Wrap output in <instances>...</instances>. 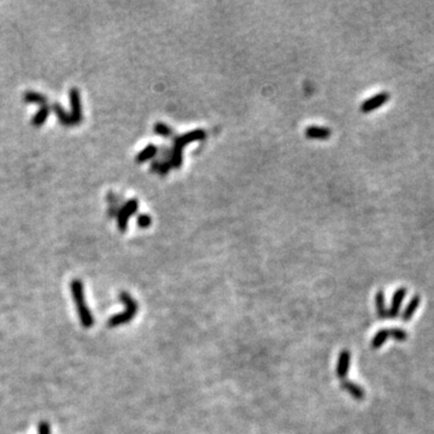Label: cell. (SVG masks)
<instances>
[{"label":"cell","mask_w":434,"mask_h":434,"mask_svg":"<svg viewBox=\"0 0 434 434\" xmlns=\"http://www.w3.org/2000/svg\"><path fill=\"white\" fill-rule=\"evenodd\" d=\"M157 153H158V147L153 144H149L145 149L141 150L140 152L137 154V157H135V162L139 164L145 163L147 162V160L154 158V157L157 156Z\"/></svg>","instance_id":"cell-14"},{"label":"cell","mask_w":434,"mask_h":434,"mask_svg":"<svg viewBox=\"0 0 434 434\" xmlns=\"http://www.w3.org/2000/svg\"><path fill=\"white\" fill-rule=\"evenodd\" d=\"M51 112V106L50 105H45V106H40V109L35 112V115L33 116V118H31V124L34 125V127H41L46 120L48 118V116H50Z\"/></svg>","instance_id":"cell-17"},{"label":"cell","mask_w":434,"mask_h":434,"mask_svg":"<svg viewBox=\"0 0 434 434\" xmlns=\"http://www.w3.org/2000/svg\"><path fill=\"white\" fill-rule=\"evenodd\" d=\"M340 386H342V388L344 391H346L347 393L351 395L353 399H356V400L364 399V397H365L364 390H363V388L358 384H355V382L349 381V380H343Z\"/></svg>","instance_id":"cell-10"},{"label":"cell","mask_w":434,"mask_h":434,"mask_svg":"<svg viewBox=\"0 0 434 434\" xmlns=\"http://www.w3.org/2000/svg\"><path fill=\"white\" fill-rule=\"evenodd\" d=\"M24 103H31V104H38L40 106L48 105V99L47 96L43 94V93H39L35 91H27L23 95Z\"/></svg>","instance_id":"cell-16"},{"label":"cell","mask_w":434,"mask_h":434,"mask_svg":"<svg viewBox=\"0 0 434 434\" xmlns=\"http://www.w3.org/2000/svg\"><path fill=\"white\" fill-rule=\"evenodd\" d=\"M139 208L138 199H129L117 212V227L121 231H125L128 228V221L133 216Z\"/></svg>","instance_id":"cell-3"},{"label":"cell","mask_w":434,"mask_h":434,"mask_svg":"<svg viewBox=\"0 0 434 434\" xmlns=\"http://www.w3.org/2000/svg\"><path fill=\"white\" fill-rule=\"evenodd\" d=\"M70 288H72V295L74 303L76 305V311L79 314L80 322H81L83 328L88 329V328H91L94 324V318H93L88 305L86 304L85 292H83V284L81 280H73L72 284H70Z\"/></svg>","instance_id":"cell-1"},{"label":"cell","mask_w":434,"mask_h":434,"mask_svg":"<svg viewBox=\"0 0 434 434\" xmlns=\"http://www.w3.org/2000/svg\"><path fill=\"white\" fill-rule=\"evenodd\" d=\"M51 110H53L54 115L57 116V120L60 122V124L64 125V127H74L72 116L64 110V108L59 103H53L52 106H51Z\"/></svg>","instance_id":"cell-11"},{"label":"cell","mask_w":434,"mask_h":434,"mask_svg":"<svg viewBox=\"0 0 434 434\" xmlns=\"http://www.w3.org/2000/svg\"><path fill=\"white\" fill-rule=\"evenodd\" d=\"M137 223L140 228H149L151 226V223H152V218H151L150 215L143 214L140 215V216H138Z\"/></svg>","instance_id":"cell-22"},{"label":"cell","mask_w":434,"mask_h":434,"mask_svg":"<svg viewBox=\"0 0 434 434\" xmlns=\"http://www.w3.org/2000/svg\"><path fill=\"white\" fill-rule=\"evenodd\" d=\"M182 147L179 146V145L173 144V149L170 151V156H169V163L170 166L174 169H179L181 168L182 162H183V156H182Z\"/></svg>","instance_id":"cell-15"},{"label":"cell","mask_w":434,"mask_h":434,"mask_svg":"<svg viewBox=\"0 0 434 434\" xmlns=\"http://www.w3.org/2000/svg\"><path fill=\"white\" fill-rule=\"evenodd\" d=\"M205 138H207V131L203 130V129H194V130L187 131V133L181 134V135H179V137H176L175 139H174V144L179 145V146H181L183 149L186 145L194 143V141L204 140Z\"/></svg>","instance_id":"cell-7"},{"label":"cell","mask_w":434,"mask_h":434,"mask_svg":"<svg viewBox=\"0 0 434 434\" xmlns=\"http://www.w3.org/2000/svg\"><path fill=\"white\" fill-rule=\"evenodd\" d=\"M350 364H351V352L349 350H343L339 353L337 362V376L340 380H345L350 371Z\"/></svg>","instance_id":"cell-6"},{"label":"cell","mask_w":434,"mask_h":434,"mask_svg":"<svg viewBox=\"0 0 434 434\" xmlns=\"http://www.w3.org/2000/svg\"><path fill=\"white\" fill-rule=\"evenodd\" d=\"M391 95L388 92H381L378 93V94L373 95L372 98L366 99L362 103L361 105V111L363 114H368V112H372L376 110V109L381 108L382 105L386 104L388 101H390Z\"/></svg>","instance_id":"cell-5"},{"label":"cell","mask_w":434,"mask_h":434,"mask_svg":"<svg viewBox=\"0 0 434 434\" xmlns=\"http://www.w3.org/2000/svg\"><path fill=\"white\" fill-rule=\"evenodd\" d=\"M38 432L39 434H51V426L46 421H41L38 424Z\"/></svg>","instance_id":"cell-23"},{"label":"cell","mask_w":434,"mask_h":434,"mask_svg":"<svg viewBox=\"0 0 434 434\" xmlns=\"http://www.w3.org/2000/svg\"><path fill=\"white\" fill-rule=\"evenodd\" d=\"M388 332H390V338L394 339L395 342H405L408 338V333L400 328H391Z\"/></svg>","instance_id":"cell-21"},{"label":"cell","mask_w":434,"mask_h":434,"mask_svg":"<svg viewBox=\"0 0 434 434\" xmlns=\"http://www.w3.org/2000/svg\"><path fill=\"white\" fill-rule=\"evenodd\" d=\"M420 303H421L420 295L419 294L413 295V298L410 299V302L404 309L403 314H402V320H403V322H409L411 318H413L415 313H416V310L419 309Z\"/></svg>","instance_id":"cell-12"},{"label":"cell","mask_w":434,"mask_h":434,"mask_svg":"<svg viewBox=\"0 0 434 434\" xmlns=\"http://www.w3.org/2000/svg\"><path fill=\"white\" fill-rule=\"evenodd\" d=\"M388 338H390V332H388V329H386V328L380 329L375 334L374 338H373L372 347L373 349H380V347L387 342Z\"/></svg>","instance_id":"cell-18"},{"label":"cell","mask_w":434,"mask_h":434,"mask_svg":"<svg viewBox=\"0 0 434 434\" xmlns=\"http://www.w3.org/2000/svg\"><path fill=\"white\" fill-rule=\"evenodd\" d=\"M407 293H408L407 288L399 287L398 289H395L393 295H392L391 307H390V309H388V317L392 318V320L399 315L402 303H403L405 297H407Z\"/></svg>","instance_id":"cell-8"},{"label":"cell","mask_w":434,"mask_h":434,"mask_svg":"<svg viewBox=\"0 0 434 434\" xmlns=\"http://www.w3.org/2000/svg\"><path fill=\"white\" fill-rule=\"evenodd\" d=\"M332 135V130L324 127H317V125H311L305 129V137L308 139L314 140H327Z\"/></svg>","instance_id":"cell-9"},{"label":"cell","mask_w":434,"mask_h":434,"mask_svg":"<svg viewBox=\"0 0 434 434\" xmlns=\"http://www.w3.org/2000/svg\"><path fill=\"white\" fill-rule=\"evenodd\" d=\"M170 169H172V166H170V163L168 160H166V162H164V160H153L152 164H151V170H152V172H157L162 176L166 175Z\"/></svg>","instance_id":"cell-19"},{"label":"cell","mask_w":434,"mask_h":434,"mask_svg":"<svg viewBox=\"0 0 434 434\" xmlns=\"http://www.w3.org/2000/svg\"><path fill=\"white\" fill-rule=\"evenodd\" d=\"M375 307H376V314L380 320H386L388 317V309L386 308V299H385V293L382 289L376 292L375 294Z\"/></svg>","instance_id":"cell-13"},{"label":"cell","mask_w":434,"mask_h":434,"mask_svg":"<svg viewBox=\"0 0 434 434\" xmlns=\"http://www.w3.org/2000/svg\"><path fill=\"white\" fill-rule=\"evenodd\" d=\"M153 131L162 138H172L173 135L172 128H170L168 124L163 123V122H157V123L153 125Z\"/></svg>","instance_id":"cell-20"},{"label":"cell","mask_w":434,"mask_h":434,"mask_svg":"<svg viewBox=\"0 0 434 434\" xmlns=\"http://www.w3.org/2000/svg\"><path fill=\"white\" fill-rule=\"evenodd\" d=\"M120 299L122 303L124 304V311L117 315H114L108 320V327L110 328H116L122 324L129 323L133 318L137 316L138 311H139V305H138L137 301L128 293V292H121L120 293Z\"/></svg>","instance_id":"cell-2"},{"label":"cell","mask_w":434,"mask_h":434,"mask_svg":"<svg viewBox=\"0 0 434 434\" xmlns=\"http://www.w3.org/2000/svg\"><path fill=\"white\" fill-rule=\"evenodd\" d=\"M69 102H70V106H72V111H70V116H72L73 124L74 125L81 124V122L83 120L81 94H80V91L77 88H75V87L70 88V91H69Z\"/></svg>","instance_id":"cell-4"}]
</instances>
